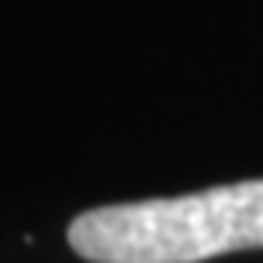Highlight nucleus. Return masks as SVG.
<instances>
[{"instance_id": "nucleus-1", "label": "nucleus", "mask_w": 263, "mask_h": 263, "mask_svg": "<svg viewBox=\"0 0 263 263\" xmlns=\"http://www.w3.org/2000/svg\"><path fill=\"white\" fill-rule=\"evenodd\" d=\"M68 246L92 263H198L263 250V178L89 209L72 219Z\"/></svg>"}]
</instances>
